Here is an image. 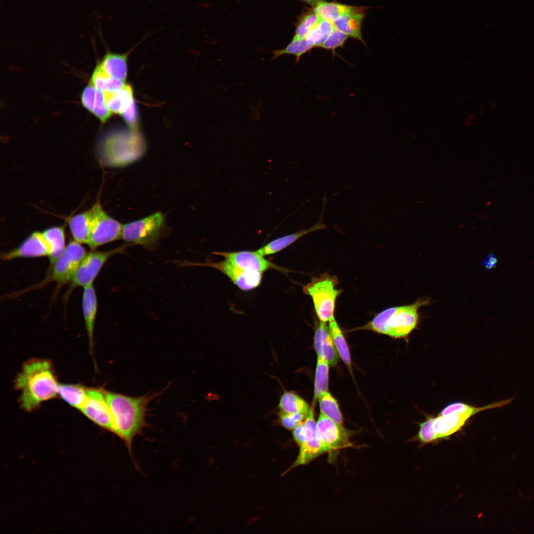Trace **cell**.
Returning a JSON list of instances; mask_svg holds the SVG:
<instances>
[{
	"label": "cell",
	"mask_w": 534,
	"mask_h": 534,
	"mask_svg": "<svg viewBox=\"0 0 534 534\" xmlns=\"http://www.w3.org/2000/svg\"><path fill=\"white\" fill-rule=\"evenodd\" d=\"M59 385L51 362L37 358L24 364L15 383L16 389L20 392V405L28 411L55 397Z\"/></svg>",
	"instance_id": "cell-1"
},
{
	"label": "cell",
	"mask_w": 534,
	"mask_h": 534,
	"mask_svg": "<svg viewBox=\"0 0 534 534\" xmlns=\"http://www.w3.org/2000/svg\"><path fill=\"white\" fill-rule=\"evenodd\" d=\"M112 416L113 433L119 437L132 454L134 438L146 426L147 405L153 395L132 397L105 390Z\"/></svg>",
	"instance_id": "cell-2"
},
{
	"label": "cell",
	"mask_w": 534,
	"mask_h": 534,
	"mask_svg": "<svg viewBox=\"0 0 534 534\" xmlns=\"http://www.w3.org/2000/svg\"><path fill=\"white\" fill-rule=\"evenodd\" d=\"M430 303L428 298H421L414 303L389 308L377 313L360 329H366L394 338L407 337L420 321L419 309Z\"/></svg>",
	"instance_id": "cell-3"
},
{
	"label": "cell",
	"mask_w": 534,
	"mask_h": 534,
	"mask_svg": "<svg viewBox=\"0 0 534 534\" xmlns=\"http://www.w3.org/2000/svg\"><path fill=\"white\" fill-rule=\"evenodd\" d=\"M145 150L143 139L135 130L129 133H114L102 142L99 159L107 167H124L141 158Z\"/></svg>",
	"instance_id": "cell-4"
},
{
	"label": "cell",
	"mask_w": 534,
	"mask_h": 534,
	"mask_svg": "<svg viewBox=\"0 0 534 534\" xmlns=\"http://www.w3.org/2000/svg\"><path fill=\"white\" fill-rule=\"evenodd\" d=\"M338 283L336 276L324 273L312 278L303 287L304 293L312 299L319 321L327 322L334 317L336 300L342 291L336 288Z\"/></svg>",
	"instance_id": "cell-5"
},
{
	"label": "cell",
	"mask_w": 534,
	"mask_h": 534,
	"mask_svg": "<svg viewBox=\"0 0 534 534\" xmlns=\"http://www.w3.org/2000/svg\"><path fill=\"white\" fill-rule=\"evenodd\" d=\"M165 217L159 212L123 226L122 237L127 244L151 249L159 240L165 227Z\"/></svg>",
	"instance_id": "cell-6"
},
{
	"label": "cell",
	"mask_w": 534,
	"mask_h": 534,
	"mask_svg": "<svg viewBox=\"0 0 534 534\" xmlns=\"http://www.w3.org/2000/svg\"><path fill=\"white\" fill-rule=\"evenodd\" d=\"M91 228L88 245L92 250L121 239L123 226L108 215L97 201L90 209Z\"/></svg>",
	"instance_id": "cell-7"
},
{
	"label": "cell",
	"mask_w": 534,
	"mask_h": 534,
	"mask_svg": "<svg viewBox=\"0 0 534 534\" xmlns=\"http://www.w3.org/2000/svg\"><path fill=\"white\" fill-rule=\"evenodd\" d=\"M87 254L82 244L74 240L70 241L63 253L52 265L51 273L43 283L54 281L60 287L71 281Z\"/></svg>",
	"instance_id": "cell-8"
},
{
	"label": "cell",
	"mask_w": 534,
	"mask_h": 534,
	"mask_svg": "<svg viewBox=\"0 0 534 534\" xmlns=\"http://www.w3.org/2000/svg\"><path fill=\"white\" fill-rule=\"evenodd\" d=\"M128 245L123 244L105 251L92 250L87 253L71 281L69 291L77 287H84L93 284V281L108 259L116 254L123 253Z\"/></svg>",
	"instance_id": "cell-9"
},
{
	"label": "cell",
	"mask_w": 534,
	"mask_h": 534,
	"mask_svg": "<svg viewBox=\"0 0 534 534\" xmlns=\"http://www.w3.org/2000/svg\"><path fill=\"white\" fill-rule=\"evenodd\" d=\"M182 266H202L216 269L228 277L233 284L243 291H249L258 287L262 280V273L243 270L226 260L219 262L207 260L205 263L180 262Z\"/></svg>",
	"instance_id": "cell-10"
},
{
	"label": "cell",
	"mask_w": 534,
	"mask_h": 534,
	"mask_svg": "<svg viewBox=\"0 0 534 534\" xmlns=\"http://www.w3.org/2000/svg\"><path fill=\"white\" fill-rule=\"evenodd\" d=\"M483 406L476 407L458 402L456 412L440 415L433 418V426L437 439L447 438L458 431L472 416L484 411Z\"/></svg>",
	"instance_id": "cell-11"
},
{
	"label": "cell",
	"mask_w": 534,
	"mask_h": 534,
	"mask_svg": "<svg viewBox=\"0 0 534 534\" xmlns=\"http://www.w3.org/2000/svg\"><path fill=\"white\" fill-rule=\"evenodd\" d=\"M304 425L305 440L299 447V452L296 460L286 472L295 467L306 465L321 454L327 452L317 435L316 422L312 408H310L306 413Z\"/></svg>",
	"instance_id": "cell-12"
},
{
	"label": "cell",
	"mask_w": 534,
	"mask_h": 534,
	"mask_svg": "<svg viewBox=\"0 0 534 534\" xmlns=\"http://www.w3.org/2000/svg\"><path fill=\"white\" fill-rule=\"evenodd\" d=\"M80 410L97 425L113 432V418L105 390L88 389L87 399Z\"/></svg>",
	"instance_id": "cell-13"
},
{
	"label": "cell",
	"mask_w": 534,
	"mask_h": 534,
	"mask_svg": "<svg viewBox=\"0 0 534 534\" xmlns=\"http://www.w3.org/2000/svg\"><path fill=\"white\" fill-rule=\"evenodd\" d=\"M317 435L327 449L333 452L340 449L352 446L348 434L343 426L320 413L316 422Z\"/></svg>",
	"instance_id": "cell-14"
},
{
	"label": "cell",
	"mask_w": 534,
	"mask_h": 534,
	"mask_svg": "<svg viewBox=\"0 0 534 534\" xmlns=\"http://www.w3.org/2000/svg\"><path fill=\"white\" fill-rule=\"evenodd\" d=\"M238 267L249 271L263 273L268 269H274L286 272L288 270L265 259L263 256L255 251H243L232 252H214Z\"/></svg>",
	"instance_id": "cell-15"
},
{
	"label": "cell",
	"mask_w": 534,
	"mask_h": 534,
	"mask_svg": "<svg viewBox=\"0 0 534 534\" xmlns=\"http://www.w3.org/2000/svg\"><path fill=\"white\" fill-rule=\"evenodd\" d=\"M51 249L43 232L35 231L20 245L3 253L1 258L8 261L19 258H36L51 255Z\"/></svg>",
	"instance_id": "cell-16"
},
{
	"label": "cell",
	"mask_w": 534,
	"mask_h": 534,
	"mask_svg": "<svg viewBox=\"0 0 534 534\" xmlns=\"http://www.w3.org/2000/svg\"><path fill=\"white\" fill-rule=\"evenodd\" d=\"M314 347L317 356L323 358L331 366L337 363L339 355L326 322L319 321L316 324L314 335Z\"/></svg>",
	"instance_id": "cell-17"
},
{
	"label": "cell",
	"mask_w": 534,
	"mask_h": 534,
	"mask_svg": "<svg viewBox=\"0 0 534 534\" xmlns=\"http://www.w3.org/2000/svg\"><path fill=\"white\" fill-rule=\"evenodd\" d=\"M323 211L324 209H322L318 221L310 228L276 238L256 251L263 256L274 254L291 245L302 237L311 232L325 228L326 225L322 222Z\"/></svg>",
	"instance_id": "cell-18"
},
{
	"label": "cell",
	"mask_w": 534,
	"mask_h": 534,
	"mask_svg": "<svg viewBox=\"0 0 534 534\" xmlns=\"http://www.w3.org/2000/svg\"><path fill=\"white\" fill-rule=\"evenodd\" d=\"M81 101L83 106L102 122H105L110 118L111 112L107 106L103 92L93 85L90 84L84 89Z\"/></svg>",
	"instance_id": "cell-19"
},
{
	"label": "cell",
	"mask_w": 534,
	"mask_h": 534,
	"mask_svg": "<svg viewBox=\"0 0 534 534\" xmlns=\"http://www.w3.org/2000/svg\"><path fill=\"white\" fill-rule=\"evenodd\" d=\"M82 310L90 349H92L94 327L97 308L95 291L92 285L84 287Z\"/></svg>",
	"instance_id": "cell-20"
},
{
	"label": "cell",
	"mask_w": 534,
	"mask_h": 534,
	"mask_svg": "<svg viewBox=\"0 0 534 534\" xmlns=\"http://www.w3.org/2000/svg\"><path fill=\"white\" fill-rule=\"evenodd\" d=\"M366 9V7H364L350 6L337 2L320 0L313 10L321 19L333 23L344 14L364 11Z\"/></svg>",
	"instance_id": "cell-21"
},
{
	"label": "cell",
	"mask_w": 534,
	"mask_h": 534,
	"mask_svg": "<svg viewBox=\"0 0 534 534\" xmlns=\"http://www.w3.org/2000/svg\"><path fill=\"white\" fill-rule=\"evenodd\" d=\"M103 93L107 106L111 113L121 114L134 101L133 90L129 85L116 91Z\"/></svg>",
	"instance_id": "cell-22"
},
{
	"label": "cell",
	"mask_w": 534,
	"mask_h": 534,
	"mask_svg": "<svg viewBox=\"0 0 534 534\" xmlns=\"http://www.w3.org/2000/svg\"><path fill=\"white\" fill-rule=\"evenodd\" d=\"M69 226L74 240L88 245L91 228L90 209L72 217L69 221Z\"/></svg>",
	"instance_id": "cell-23"
},
{
	"label": "cell",
	"mask_w": 534,
	"mask_h": 534,
	"mask_svg": "<svg viewBox=\"0 0 534 534\" xmlns=\"http://www.w3.org/2000/svg\"><path fill=\"white\" fill-rule=\"evenodd\" d=\"M364 17L363 11L346 13L333 22L336 29L348 37L364 43L361 33L362 22Z\"/></svg>",
	"instance_id": "cell-24"
},
{
	"label": "cell",
	"mask_w": 534,
	"mask_h": 534,
	"mask_svg": "<svg viewBox=\"0 0 534 534\" xmlns=\"http://www.w3.org/2000/svg\"><path fill=\"white\" fill-rule=\"evenodd\" d=\"M128 53L118 54L107 52L100 64L112 77L124 82L127 75Z\"/></svg>",
	"instance_id": "cell-25"
},
{
	"label": "cell",
	"mask_w": 534,
	"mask_h": 534,
	"mask_svg": "<svg viewBox=\"0 0 534 534\" xmlns=\"http://www.w3.org/2000/svg\"><path fill=\"white\" fill-rule=\"evenodd\" d=\"M88 388L80 384H59L58 395L71 406L80 409L87 397Z\"/></svg>",
	"instance_id": "cell-26"
},
{
	"label": "cell",
	"mask_w": 534,
	"mask_h": 534,
	"mask_svg": "<svg viewBox=\"0 0 534 534\" xmlns=\"http://www.w3.org/2000/svg\"><path fill=\"white\" fill-rule=\"evenodd\" d=\"M91 84L102 92L113 91L122 89L125 84L124 82L116 79L108 74L98 64L92 74Z\"/></svg>",
	"instance_id": "cell-27"
},
{
	"label": "cell",
	"mask_w": 534,
	"mask_h": 534,
	"mask_svg": "<svg viewBox=\"0 0 534 534\" xmlns=\"http://www.w3.org/2000/svg\"><path fill=\"white\" fill-rule=\"evenodd\" d=\"M43 233L51 249V255L49 259L52 265L66 247L64 228L63 226L52 227L45 229Z\"/></svg>",
	"instance_id": "cell-28"
},
{
	"label": "cell",
	"mask_w": 534,
	"mask_h": 534,
	"mask_svg": "<svg viewBox=\"0 0 534 534\" xmlns=\"http://www.w3.org/2000/svg\"><path fill=\"white\" fill-rule=\"evenodd\" d=\"M278 407L280 411L289 413H306L310 409L304 399L296 393L289 391L284 392L281 395Z\"/></svg>",
	"instance_id": "cell-29"
},
{
	"label": "cell",
	"mask_w": 534,
	"mask_h": 534,
	"mask_svg": "<svg viewBox=\"0 0 534 534\" xmlns=\"http://www.w3.org/2000/svg\"><path fill=\"white\" fill-rule=\"evenodd\" d=\"M328 322L330 332L338 353L344 362L350 366L351 361L350 351L343 333L334 317L331 318Z\"/></svg>",
	"instance_id": "cell-30"
},
{
	"label": "cell",
	"mask_w": 534,
	"mask_h": 534,
	"mask_svg": "<svg viewBox=\"0 0 534 534\" xmlns=\"http://www.w3.org/2000/svg\"><path fill=\"white\" fill-rule=\"evenodd\" d=\"M318 400L320 413L338 425L343 426L342 415L336 399L329 393L326 392L321 395Z\"/></svg>",
	"instance_id": "cell-31"
},
{
	"label": "cell",
	"mask_w": 534,
	"mask_h": 534,
	"mask_svg": "<svg viewBox=\"0 0 534 534\" xmlns=\"http://www.w3.org/2000/svg\"><path fill=\"white\" fill-rule=\"evenodd\" d=\"M329 365L328 362L323 358L317 356L314 387V399H318L321 395L327 392Z\"/></svg>",
	"instance_id": "cell-32"
},
{
	"label": "cell",
	"mask_w": 534,
	"mask_h": 534,
	"mask_svg": "<svg viewBox=\"0 0 534 534\" xmlns=\"http://www.w3.org/2000/svg\"><path fill=\"white\" fill-rule=\"evenodd\" d=\"M335 28L333 23L320 19L308 34L305 39L313 47H321Z\"/></svg>",
	"instance_id": "cell-33"
},
{
	"label": "cell",
	"mask_w": 534,
	"mask_h": 534,
	"mask_svg": "<svg viewBox=\"0 0 534 534\" xmlns=\"http://www.w3.org/2000/svg\"><path fill=\"white\" fill-rule=\"evenodd\" d=\"M314 47L305 39H293L291 42L284 48L273 52V59L283 54H292L296 56V61L307 52Z\"/></svg>",
	"instance_id": "cell-34"
},
{
	"label": "cell",
	"mask_w": 534,
	"mask_h": 534,
	"mask_svg": "<svg viewBox=\"0 0 534 534\" xmlns=\"http://www.w3.org/2000/svg\"><path fill=\"white\" fill-rule=\"evenodd\" d=\"M320 19L319 16L313 9L304 13L300 17L297 22L293 39H305Z\"/></svg>",
	"instance_id": "cell-35"
},
{
	"label": "cell",
	"mask_w": 534,
	"mask_h": 534,
	"mask_svg": "<svg viewBox=\"0 0 534 534\" xmlns=\"http://www.w3.org/2000/svg\"><path fill=\"white\" fill-rule=\"evenodd\" d=\"M433 418L427 419L420 424L417 439L422 443L428 444L437 440L433 426Z\"/></svg>",
	"instance_id": "cell-36"
},
{
	"label": "cell",
	"mask_w": 534,
	"mask_h": 534,
	"mask_svg": "<svg viewBox=\"0 0 534 534\" xmlns=\"http://www.w3.org/2000/svg\"><path fill=\"white\" fill-rule=\"evenodd\" d=\"M306 413H289L279 410L278 418L281 425L288 430H293L305 420Z\"/></svg>",
	"instance_id": "cell-37"
},
{
	"label": "cell",
	"mask_w": 534,
	"mask_h": 534,
	"mask_svg": "<svg viewBox=\"0 0 534 534\" xmlns=\"http://www.w3.org/2000/svg\"><path fill=\"white\" fill-rule=\"evenodd\" d=\"M348 38V36L345 34L335 28L326 38L321 47L334 51L337 48L343 46Z\"/></svg>",
	"instance_id": "cell-38"
},
{
	"label": "cell",
	"mask_w": 534,
	"mask_h": 534,
	"mask_svg": "<svg viewBox=\"0 0 534 534\" xmlns=\"http://www.w3.org/2000/svg\"><path fill=\"white\" fill-rule=\"evenodd\" d=\"M121 115L132 130H135L138 124V115L134 100L121 113Z\"/></svg>",
	"instance_id": "cell-39"
},
{
	"label": "cell",
	"mask_w": 534,
	"mask_h": 534,
	"mask_svg": "<svg viewBox=\"0 0 534 534\" xmlns=\"http://www.w3.org/2000/svg\"><path fill=\"white\" fill-rule=\"evenodd\" d=\"M294 441L300 447L303 443L305 438V432L304 422H301L292 430Z\"/></svg>",
	"instance_id": "cell-40"
},
{
	"label": "cell",
	"mask_w": 534,
	"mask_h": 534,
	"mask_svg": "<svg viewBox=\"0 0 534 534\" xmlns=\"http://www.w3.org/2000/svg\"><path fill=\"white\" fill-rule=\"evenodd\" d=\"M487 261H489L488 262L489 263L488 264H487V267L491 268L492 267H494L497 264L496 258L494 256H492L491 255Z\"/></svg>",
	"instance_id": "cell-41"
},
{
	"label": "cell",
	"mask_w": 534,
	"mask_h": 534,
	"mask_svg": "<svg viewBox=\"0 0 534 534\" xmlns=\"http://www.w3.org/2000/svg\"><path fill=\"white\" fill-rule=\"evenodd\" d=\"M309 4L311 6H315L320 0H301Z\"/></svg>",
	"instance_id": "cell-42"
}]
</instances>
